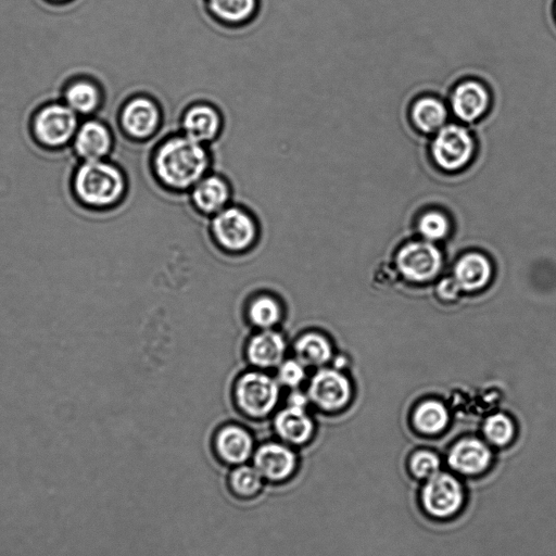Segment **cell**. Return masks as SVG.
<instances>
[{
	"label": "cell",
	"instance_id": "cell-9",
	"mask_svg": "<svg viewBox=\"0 0 556 556\" xmlns=\"http://www.w3.org/2000/svg\"><path fill=\"white\" fill-rule=\"evenodd\" d=\"M81 161L110 160L117 154V139L109 125L95 118L81 120L72 142Z\"/></svg>",
	"mask_w": 556,
	"mask_h": 556
},
{
	"label": "cell",
	"instance_id": "cell-29",
	"mask_svg": "<svg viewBox=\"0 0 556 556\" xmlns=\"http://www.w3.org/2000/svg\"><path fill=\"white\" fill-rule=\"evenodd\" d=\"M485 434L495 445H507L514 435V426L507 416L498 414L487 421Z\"/></svg>",
	"mask_w": 556,
	"mask_h": 556
},
{
	"label": "cell",
	"instance_id": "cell-12",
	"mask_svg": "<svg viewBox=\"0 0 556 556\" xmlns=\"http://www.w3.org/2000/svg\"><path fill=\"white\" fill-rule=\"evenodd\" d=\"M307 394L310 402L325 411L346 406L351 396L348 379L335 370L321 369L311 378Z\"/></svg>",
	"mask_w": 556,
	"mask_h": 556
},
{
	"label": "cell",
	"instance_id": "cell-26",
	"mask_svg": "<svg viewBox=\"0 0 556 556\" xmlns=\"http://www.w3.org/2000/svg\"><path fill=\"white\" fill-rule=\"evenodd\" d=\"M415 424L426 434H436L442 431L448 423V413L438 402L424 403L415 413Z\"/></svg>",
	"mask_w": 556,
	"mask_h": 556
},
{
	"label": "cell",
	"instance_id": "cell-21",
	"mask_svg": "<svg viewBox=\"0 0 556 556\" xmlns=\"http://www.w3.org/2000/svg\"><path fill=\"white\" fill-rule=\"evenodd\" d=\"M491 460L489 449L478 440L467 439L452 449L449 463L462 474L474 475L487 469Z\"/></svg>",
	"mask_w": 556,
	"mask_h": 556
},
{
	"label": "cell",
	"instance_id": "cell-11",
	"mask_svg": "<svg viewBox=\"0 0 556 556\" xmlns=\"http://www.w3.org/2000/svg\"><path fill=\"white\" fill-rule=\"evenodd\" d=\"M422 498L428 513L445 518L456 514L461 509L464 492L456 478L449 474L438 473L429 478Z\"/></svg>",
	"mask_w": 556,
	"mask_h": 556
},
{
	"label": "cell",
	"instance_id": "cell-4",
	"mask_svg": "<svg viewBox=\"0 0 556 556\" xmlns=\"http://www.w3.org/2000/svg\"><path fill=\"white\" fill-rule=\"evenodd\" d=\"M210 232L221 249L231 254H242L255 246L259 225L250 210L232 202L210 218Z\"/></svg>",
	"mask_w": 556,
	"mask_h": 556
},
{
	"label": "cell",
	"instance_id": "cell-10",
	"mask_svg": "<svg viewBox=\"0 0 556 556\" xmlns=\"http://www.w3.org/2000/svg\"><path fill=\"white\" fill-rule=\"evenodd\" d=\"M187 195L196 212L212 218L232 204L234 189L224 174L212 170Z\"/></svg>",
	"mask_w": 556,
	"mask_h": 556
},
{
	"label": "cell",
	"instance_id": "cell-5",
	"mask_svg": "<svg viewBox=\"0 0 556 556\" xmlns=\"http://www.w3.org/2000/svg\"><path fill=\"white\" fill-rule=\"evenodd\" d=\"M280 383L265 371L252 370L240 376L234 398L240 412L251 419H263L275 411L281 399Z\"/></svg>",
	"mask_w": 556,
	"mask_h": 556
},
{
	"label": "cell",
	"instance_id": "cell-31",
	"mask_svg": "<svg viewBox=\"0 0 556 556\" xmlns=\"http://www.w3.org/2000/svg\"><path fill=\"white\" fill-rule=\"evenodd\" d=\"M440 462L431 452L417 453L411 463V470L416 477L432 478L439 472Z\"/></svg>",
	"mask_w": 556,
	"mask_h": 556
},
{
	"label": "cell",
	"instance_id": "cell-14",
	"mask_svg": "<svg viewBox=\"0 0 556 556\" xmlns=\"http://www.w3.org/2000/svg\"><path fill=\"white\" fill-rule=\"evenodd\" d=\"M286 352V339L275 330L259 331L250 338L246 347L249 363L261 371L277 369L286 359Z\"/></svg>",
	"mask_w": 556,
	"mask_h": 556
},
{
	"label": "cell",
	"instance_id": "cell-6",
	"mask_svg": "<svg viewBox=\"0 0 556 556\" xmlns=\"http://www.w3.org/2000/svg\"><path fill=\"white\" fill-rule=\"evenodd\" d=\"M436 166L445 172L456 173L469 167L476 143L472 133L459 124H447L435 137L431 146Z\"/></svg>",
	"mask_w": 556,
	"mask_h": 556
},
{
	"label": "cell",
	"instance_id": "cell-18",
	"mask_svg": "<svg viewBox=\"0 0 556 556\" xmlns=\"http://www.w3.org/2000/svg\"><path fill=\"white\" fill-rule=\"evenodd\" d=\"M62 101L83 120L97 115L103 106L104 94L93 80L79 79L67 86Z\"/></svg>",
	"mask_w": 556,
	"mask_h": 556
},
{
	"label": "cell",
	"instance_id": "cell-16",
	"mask_svg": "<svg viewBox=\"0 0 556 556\" xmlns=\"http://www.w3.org/2000/svg\"><path fill=\"white\" fill-rule=\"evenodd\" d=\"M439 251L431 244L415 243L404 247L398 258L400 270L413 281H427L440 268Z\"/></svg>",
	"mask_w": 556,
	"mask_h": 556
},
{
	"label": "cell",
	"instance_id": "cell-1",
	"mask_svg": "<svg viewBox=\"0 0 556 556\" xmlns=\"http://www.w3.org/2000/svg\"><path fill=\"white\" fill-rule=\"evenodd\" d=\"M148 171L156 185L171 195H184L213 170L210 146L180 131L162 136L151 148Z\"/></svg>",
	"mask_w": 556,
	"mask_h": 556
},
{
	"label": "cell",
	"instance_id": "cell-2",
	"mask_svg": "<svg viewBox=\"0 0 556 556\" xmlns=\"http://www.w3.org/2000/svg\"><path fill=\"white\" fill-rule=\"evenodd\" d=\"M131 175L111 160L82 161L75 172V196L88 208L111 211L122 208L132 194Z\"/></svg>",
	"mask_w": 556,
	"mask_h": 556
},
{
	"label": "cell",
	"instance_id": "cell-13",
	"mask_svg": "<svg viewBox=\"0 0 556 556\" xmlns=\"http://www.w3.org/2000/svg\"><path fill=\"white\" fill-rule=\"evenodd\" d=\"M490 105L491 96L487 86L476 80L458 84L451 95L454 116L465 123H474L482 119Z\"/></svg>",
	"mask_w": 556,
	"mask_h": 556
},
{
	"label": "cell",
	"instance_id": "cell-35",
	"mask_svg": "<svg viewBox=\"0 0 556 556\" xmlns=\"http://www.w3.org/2000/svg\"><path fill=\"white\" fill-rule=\"evenodd\" d=\"M554 15H555V19H556V0H555V5H554Z\"/></svg>",
	"mask_w": 556,
	"mask_h": 556
},
{
	"label": "cell",
	"instance_id": "cell-32",
	"mask_svg": "<svg viewBox=\"0 0 556 556\" xmlns=\"http://www.w3.org/2000/svg\"><path fill=\"white\" fill-rule=\"evenodd\" d=\"M309 402L310 399L308 397L307 391L306 393H303V391H301L299 388L292 390V393H290L287 399V406L308 409Z\"/></svg>",
	"mask_w": 556,
	"mask_h": 556
},
{
	"label": "cell",
	"instance_id": "cell-8",
	"mask_svg": "<svg viewBox=\"0 0 556 556\" xmlns=\"http://www.w3.org/2000/svg\"><path fill=\"white\" fill-rule=\"evenodd\" d=\"M179 131L206 146L217 143L225 128L222 110L210 100H194L181 112Z\"/></svg>",
	"mask_w": 556,
	"mask_h": 556
},
{
	"label": "cell",
	"instance_id": "cell-20",
	"mask_svg": "<svg viewBox=\"0 0 556 556\" xmlns=\"http://www.w3.org/2000/svg\"><path fill=\"white\" fill-rule=\"evenodd\" d=\"M216 449L219 457L230 464H243L254 451V440L245 428L227 425L216 437Z\"/></svg>",
	"mask_w": 556,
	"mask_h": 556
},
{
	"label": "cell",
	"instance_id": "cell-24",
	"mask_svg": "<svg viewBox=\"0 0 556 556\" xmlns=\"http://www.w3.org/2000/svg\"><path fill=\"white\" fill-rule=\"evenodd\" d=\"M248 319L259 331L274 330L283 319L281 303L269 295H262L249 303Z\"/></svg>",
	"mask_w": 556,
	"mask_h": 556
},
{
	"label": "cell",
	"instance_id": "cell-30",
	"mask_svg": "<svg viewBox=\"0 0 556 556\" xmlns=\"http://www.w3.org/2000/svg\"><path fill=\"white\" fill-rule=\"evenodd\" d=\"M448 230L449 222L445 214L440 212H428L420 221V231L427 239L437 240L445 237Z\"/></svg>",
	"mask_w": 556,
	"mask_h": 556
},
{
	"label": "cell",
	"instance_id": "cell-22",
	"mask_svg": "<svg viewBox=\"0 0 556 556\" xmlns=\"http://www.w3.org/2000/svg\"><path fill=\"white\" fill-rule=\"evenodd\" d=\"M449 112L444 101L436 97L417 99L411 109V119L417 130L424 134H436L447 125Z\"/></svg>",
	"mask_w": 556,
	"mask_h": 556
},
{
	"label": "cell",
	"instance_id": "cell-33",
	"mask_svg": "<svg viewBox=\"0 0 556 556\" xmlns=\"http://www.w3.org/2000/svg\"><path fill=\"white\" fill-rule=\"evenodd\" d=\"M460 287L461 286L457 281L445 280L442 281L439 286V293L446 299H453L454 297H457Z\"/></svg>",
	"mask_w": 556,
	"mask_h": 556
},
{
	"label": "cell",
	"instance_id": "cell-27",
	"mask_svg": "<svg viewBox=\"0 0 556 556\" xmlns=\"http://www.w3.org/2000/svg\"><path fill=\"white\" fill-rule=\"evenodd\" d=\"M231 487L239 497L250 498L258 494L262 488V476L257 469L240 466L231 475Z\"/></svg>",
	"mask_w": 556,
	"mask_h": 556
},
{
	"label": "cell",
	"instance_id": "cell-28",
	"mask_svg": "<svg viewBox=\"0 0 556 556\" xmlns=\"http://www.w3.org/2000/svg\"><path fill=\"white\" fill-rule=\"evenodd\" d=\"M308 368L298 359H285L277 368L276 379L282 387L299 389L307 381Z\"/></svg>",
	"mask_w": 556,
	"mask_h": 556
},
{
	"label": "cell",
	"instance_id": "cell-25",
	"mask_svg": "<svg viewBox=\"0 0 556 556\" xmlns=\"http://www.w3.org/2000/svg\"><path fill=\"white\" fill-rule=\"evenodd\" d=\"M457 282L466 290H476L487 284L491 269L489 262L482 256L469 255L464 257L456 270Z\"/></svg>",
	"mask_w": 556,
	"mask_h": 556
},
{
	"label": "cell",
	"instance_id": "cell-34",
	"mask_svg": "<svg viewBox=\"0 0 556 556\" xmlns=\"http://www.w3.org/2000/svg\"><path fill=\"white\" fill-rule=\"evenodd\" d=\"M49 2H53V3H57V4H63V3L71 2V0H49Z\"/></svg>",
	"mask_w": 556,
	"mask_h": 556
},
{
	"label": "cell",
	"instance_id": "cell-3",
	"mask_svg": "<svg viewBox=\"0 0 556 556\" xmlns=\"http://www.w3.org/2000/svg\"><path fill=\"white\" fill-rule=\"evenodd\" d=\"M163 123L164 111L160 101L148 92L136 90L123 101L118 124L125 144H148L159 135Z\"/></svg>",
	"mask_w": 556,
	"mask_h": 556
},
{
	"label": "cell",
	"instance_id": "cell-15",
	"mask_svg": "<svg viewBox=\"0 0 556 556\" xmlns=\"http://www.w3.org/2000/svg\"><path fill=\"white\" fill-rule=\"evenodd\" d=\"M255 466L262 477L271 482H283L295 472L297 457L295 452L285 445L269 442L257 450Z\"/></svg>",
	"mask_w": 556,
	"mask_h": 556
},
{
	"label": "cell",
	"instance_id": "cell-23",
	"mask_svg": "<svg viewBox=\"0 0 556 556\" xmlns=\"http://www.w3.org/2000/svg\"><path fill=\"white\" fill-rule=\"evenodd\" d=\"M295 358L313 368H321L332 359L333 350L325 336L309 332L300 335L294 345Z\"/></svg>",
	"mask_w": 556,
	"mask_h": 556
},
{
	"label": "cell",
	"instance_id": "cell-19",
	"mask_svg": "<svg viewBox=\"0 0 556 556\" xmlns=\"http://www.w3.org/2000/svg\"><path fill=\"white\" fill-rule=\"evenodd\" d=\"M274 428L288 444L303 445L314 433V423L307 409L286 406L274 417Z\"/></svg>",
	"mask_w": 556,
	"mask_h": 556
},
{
	"label": "cell",
	"instance_id": "cell-7",
	"mask_svg": "<svg viewBox=\"0 0 556 556\" xmlns=\"http://www.w3.org/2000/svg\"><path fill=\"white\" fill-rule=\"evenodd\" d=\"M81 118L63 101L44 106L33 120L36 141L47 148H61L72 144L79 130Z\"/></svg>",
	"mask_w": 556,
	"mask_h": 556
},
{
	"label": "cell",
	"instance_id": "cell-17",
	"mask_svg": "<svg viewBox=\"0 0 556 556\" xmlns=\"http://www.w3.org/2000/svg\"><path fill=\"white\" fill-rule=\"evenodd\" d=\"M206 8L221 27L242 29L256 19L259 0H206Z\"/></svg>",
	"mask_w": 556,
	"mask_h": 556
}]
</instances>
